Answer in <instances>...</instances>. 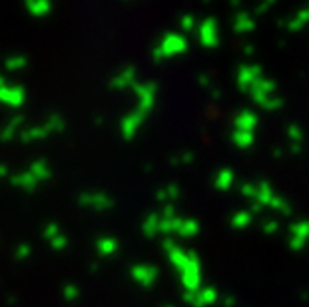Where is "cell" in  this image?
I'll return each instance as SVG.
<instances>
[{
  "label": "cell",
  "mask_w": 309,
  "mask_h": 307,
  "mask_svg": "<svg viewBox=\"0 0 309 307\" xmlns=\"http://www.w3.org/2000/svg\"><path fill=\"white\" fill-rule=\"evenodd\" d=\"M184 48H186V40H184L180 34H170V36L164 38V42H162L158 54H168V56H170V54L182 52Z\"/></svg>",
  "instance_id": "1"
},
{
  "label": "cell",
  "mask_w": 309,
  "mask_h": 307,
  "mask_svg": "<svg viewBox=\"0 0 309 307\" xmlns=\"http://www.w3.org/2000/svg\"><path fill=\"white\" fill-rule=\"evenodd\" d=\"M261 80V70H259V66H244L242 70H240V86L242 88H250L252 90V86Z\"/></svg>",
  "instance_id": "2"
},
{
  "label": "cell",
  "mask_w": 309,
  "mask_h": 307,
  "mask_svg": "<svg viewBox=\"0 0 309 307\" xmlns=\"http://www.w3.org/2000/svg\"><path fill=\"white\" fill-rule=\"evenodd\" d=\"M309 240V223L303 221V223H295L291 227V248L293 250H299L305 246V242Z\"/></svg>",
  "instance_id": "3"
},
{
  "label": "cell",
  "mask_w": 309,
  "mask_h": 307,
  "mask_svg": "<svg viewBox=\"0 0 309 307\" xmlns=\"http://www.w3.org/2000/svg\"><path fill=\"white\" fill-rule=\"evenodd\" d=\"M0 100L10 104V106H18L24 100V90L22 88H6V86H2L0 88Z\"/></svg>",
  "instance_id": "4"
},
{
  "label": "cell",
  "mask_w": 309,
  "mask_h": 307,
  "mask_svg": "<svg viewBox=\"0 0 309 307\" xmlns=\"http://www.w3.org/2000/svg\"><path fill=\"white\" fill-rule=\"evenodd\" d=\"M202 42L207 46H215L217 44V34H215V22L206 20L202 26Z\"/></svg>",
  "instance_id": "5"
},
{
  "label": "cell",
  "mask_w": 309,
  "mask_h": 307,
  "mask_svg": "<svg viewBox=\"0 0 309 307\" xmlns=\"http://www.w3.org/2000/svg\"><path fill=\"white\" fill-rule=\"evenodd\" d=\"M236 124H238V130H244V132H252V130H254V126L258 124V118H256L252 112H242V114L238 116Z\"/></svg>",
  "instance_id": "6"
},
{
  "label": "cell",
  "mask_w": 309,
  "mask_h": 307,
  "mask_svg": "<svg viewBox=\"0 0 309 307\" xmlns=\"http://www.w3.org/2000/svg\"><path fill=\"white\" fill-rule=\"evenodd\" d=\"M234 140L238 142V146L246 148V146H250V144L254 142V134H252V132H244V130H236Z\"/></svg>",
  "instance_id": "7"
},
{
  "label": "cell",
  "mask_w": 309,
  "mask_h": 307,
  "mask_svg": "<svg viewBox=\"0 0 309 307\" xmlns=\"http://www.w3.org/2000/svg\"><path fill=\"white\" fill-rule=\"evenodd\" d=\"M305 22H309V8H305L303 12H299V14L295 16L293 22H289V30H297V28H301Z\"/></svg>",
  "instance_id": "8"
},
{
  "label": "cell",
  "mask_w": 309,
  "mask_h": 307,
  "mask_svg": "<svg viewBox=\"0 0 309 307\" xmlns=\"http://www.w3.org/2000/svg\"><path fill=\"white\" fill-rule=\"evenodd\" d=\"M26 8H28L34 16H42V14L48 12L50 6H48V2H38V4H32V2H30V4H26Z\"/></svg>",
  "instance_id": "9"
},
{
  "label": "cell",
  "mask_w": 309,
  "mask_h": 307,
  "mask_svg": "<svg viewBox=\"0 0 309 307\" xmlns=\"http://www.w3.org/2000/svg\"><path fill=\"white\" fill-rule=\"evenodd\" d=\"M236 28L242 30V32H246V30L254 28V22H252V18H248V14H240L238 16V22H236Z\"/></svg>",
  "instance_id": "10"
},
{
  "label": "cell",
  "mask_w": 309,
  "mask_h": 307,
  "mask_svg": "<svg viewBox=\"0 0 309 307\" xmlns=\"http://www.w3.org/2000/svg\"><path fill=\"white\" fill-rule=\"evenodd\" d=\"M138 120H140V116H130V118L124 120V134L126 136H132L134 134V130L138 126Z\"/></svg>",
  "instance_id": "11"
},
{
  "label": "cell",
  "mask_w": 309,
  "mask_h": 307,
  "mask_svg": "<svg viewBox=\"0 0 309 307\" xmlns=\"http://www.w3.org/2000/svg\"><path fill=\"white\" fill-rule=\"evenodd\" d=\"M250 221H252V213H250V211H242V213H238V215L234 217V225H236V227H246Z\"/></svg>",
  "instance_id": "12"
},
{
  "label": "cell",
  "mask_w": 309,
  "mask_h": 307,
  "mask_svg": "<svg viewBox=\"0 0 309 307\" xmlns=\"http://www.w3.org/2000/svg\"><path fill=\"white\" fill-rule=\"evenodd\" d=\"M98 250L102 252L104 256H106V254H112V252L116 250V242H114V240H102V242L98 244Z\"/></svg>",
  "instance_id": "13"
},
{
  "label": "cell",
  "mask_w": 309,
  "mask_h": 307,
  "mask_svg": "<svg viewBox=\"0 0 309 307\" xmlns=\"http://www.w3.org/2000/svg\"><path fill=\"white\" fill-rule=\"evenodd\" d=\"M231 180H234V176H231V172H221V176L217 178V186H219L221 190H225V188H229V184H231Z\"/></svg>",
  "instance_id": "14"
},
{
  "label": "cell",
  "mask_w": 309,
  "mask_h": 307,
  "mask_svg": "<svg viewBox=\"0 0 309 307\" xmlns=\"http://www.w3.org/2000/svg\"><path fill=\"white\" fill-rule=\"evenodd\" d=\"M134 275H136V277H138V279L144 283V277H146V275H150V277H156V271L152 269V267H138Z\"/></svg>",
  "instance_id": "15"
},
{
  "label": "cell",
  "mask_w": 309,
  "mask_h": 307,
  "mask_svg": "<svg viewBox=\"0 0 309 307\" xmlns=\"http://www.w3.org/2000/svg\"><path fill=\"white\" fill-rule=\"evenodd\" d=\"M269 205L271 207H275V209H279V211H289V207H287V204H285V200H281V198H277V196H273L271 198V202H269Z\"/></svg>",
  "instance_id": "16"
},
{
  "label": "cell",
  "mask_w": 309,
  "mask_h": 307,
  "mask_svg": "<svg viewBox=\"0 0 309 307\" xmlns=\"http://www.w3.org/2000/svg\"><path fill=\"white\" fill-rule=\"evenodd\" d=\"M24 62H26L24 58H14V60L10 58V60L6 62V68H8V70H18V68H22V66H24Z\"/></svg>",
  "instance_id": "17"
},
{
  "label": "cell",
  "mask_w": 309,
  "mask_h": 307,
  "mask_svg": "<svg viewBox=\"0 0 309 307\" xmlns=\"http://www.w3.org/2000/svg\"><path fill=\"white\" fill-rule=\"evenodd\" d=\"M289 136H291V140H293V144H297V142H301V130H299L297 126H291V128H289Z\"/></svg>",
  "instance_id": "18"
},
{
  "label": "cell",
  "mask_w": 309,
  "mask_h": 307,
  "mask_svg": "<svg viewBox=\"0 0 309 307\" xmlns=\"http://www.w3.org/2000/svg\"><path fill=\"white\" fill-rule=\"evenodd\" d=\"M132 76H134V72H132V70H126V74H122V76H118V80H120L118 84H128Z\"/></svg>",
  "instance_id": "19"
},
{
  "label": "cell",
  "mask_w": 309,
  "mask_h": 307,
  "mask_svg": "<svg viewBox=\"0 0 309 307\" xmlns=\"http://www.w3.org/2000/svg\"><path fill=\"white\" fill-rule=\"evenodd\" d=\"M275 229H277V223H275V221H267L265 232H275Z\"/></svg>",
  "instance_id": "20"
},
{
  "label": "cell",
  "mask_w": 309,
  "mask_h": 307,
  "mask_svg": "<svg viewBox=\"0 0 309 307\" xmlns=\"http://www.w3.org/2000/svg\"><path fill=\"white\" fill-rule=\"evenodd\" d=\"M28 252H30V248H20V250H18V257H26Z\"/></svg>",
  "instance_id": "21"
},
{
  "label": "cell",
  "mask_w": 309,
  "mask_h": 307,
  "mask_svg": "<svg viewBox=\"0 0 309 307\" xmlns=\"http://www.w3.org/2000/svg\"><path fill=\"white\" fill-rule=\"evenodd\" d=\"M194 22H192V18H184V28H190Z\"/></svg>",
  "instance_id": "22"
},
{
  "label": "cell",
  "mask_w": 309,
  "mask_h": 307,
  "mask_svg": "<svg viewBox=\"0 0 309 307\" xmlns=\"http://www.w3.org/2000/svg\"><path fill=\"white\" fill-rule=\"evenodd\" d=\"M0 88H2V82H0Z\"/></svg>",
  "instance_id": "23"
}]
</instances>
